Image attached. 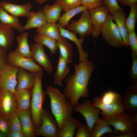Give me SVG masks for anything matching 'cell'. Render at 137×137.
Returning a JSON list of instances; mask_svg holds the SVG:
<instances>
[{"mask_svg": "<svg viewBox=\"0 0 137 137\" xmlns=\"http://www.w3.org/2000/svg\"><path fill=\"white\" fill-rule=\"evenodd\" d=\"M31 58L49 73L53 71V66L48 55L45 52L43 46L35 43L30 46Z\"/></svg>", "mask_w": 137, "mask_h": 137, "instance_id": "5bb4252c", "label": "cell"}, {"mask_svg": "<svg viewBox=\"0 0 137 137\" xmlns=\"http://www.w3.org/2000/svg\"><path fill=\"white\" fill-rule=\"evenodd\" d=\"M43 71L36 73L34 85L32 89L30 110L32 120L36 128L41 124V115L43 109V105L47 95L42 86Z\"/></svg>", "mask_w": 137, "mask_h": 137, "instance_id": "3957f363", "label": "cell"}, {"mask_svg": "<svg viewBox=\"0 0 137 137\" xmlns=\"http://www.w3.org/2000/svg\"><path fill=\"white\" fill-rule=\"evenodd\" d=\"M121 101L128 113L137 114V87L130 86L127 89L121 97Z\"/></svg>", "mask_w": 137, "mask_h": 137, "instance_id": "9a60e30c", "label": "cell"}, {"mask_svg": "<svg viewBox=\"0 0 137 137\" xmlns=\"http://www.w3.org/2000/svg\"><path fill=\"white\" fill-rule=\"evenodd\" d=\"M9 119L10 131H22L20 117L16 112L9 117Z\"/></svg>", "mask_w": 137, "mask_h": 137, "instance_id": "74e56055", "label": "cell"}, {"mask_svg": "<svg viewBox=\"0 0 137 137\" xmlns=\"http://www.w3.org/2000/svg\"><path fill=\"white\" fill-rule=\"evenodd\" d=\"M42 10L47 22L56 23L60 16L62 9L60 5L55 2L51 5H45Z\"/></svg>", "mask_w": 137, "mask_h": 137, "instance_id": "484cf974", "label": "cell"}, {"mask_svg": "<svg viewBox=\"0 0 137 137\" xmlns=\"http://www.w3.org/2000/svg\"><path fill=\"white\" fill-rule=\"evenodd\" d=\"M74 73L65 78V87L63 94L74 108L81 98L89 96L88 85L92 73L94 68L92 62L88 59L74 64Z\"/></svg>", "mask_w": 137, "mask_h": 137, "instance_id": "6da1fadb", "label": "cell"}, {"mask_svg": "<svg viewBox=\"0 0 137 137\" xmlns=\"http://www.w3.org/2000/svg\"><path fill=\"white\" fill-rule=\"evenodd\" d=\"M81 15L77 20H72L66 26L70 31L78 34L80 38L91 35L93 26L91 22L88 9L81 12Z\"/></svg>", "mask_w": 137, "mask_h": 137, "instance_id": "52a82bcc", "label": "cell"}, {"mask_svg": "<svg viewBox=\"0 0 137 137\" xmlns=\"http://www.w3.org/2000/svg\"><path fill=\"white\" fill-rule=\"evenodd\" d=\"M0 23L14 28L20 32H21L23 31V26L18 17L8 13L1 7Z\"/></svg>", "mask_w": 137, "mask_h": 137, "instance_id": "83f0119b", "label": "cell"}, {"mask_svg": "<svg viewBox=\"0 0 137 137\" xmlns=\"http://www.w3.org/2000/svg\"><path fill=\"white\" fill-rule=\"evenodd\" d=\"M118 3L122 5L130 6L136 4L137 0H117Z\"/></svg>", "mask_w": 137, "mask_h": 137, "instance_id": "7dc6e473", "label": "cell"}, {"mask_svg": "<svg viewBox=\"0 0 137 137\" xmlns=\"http://www.w3.org/2000/svg\"><path fill=\"white\" fill-rule=\"evenodd\" d=\"M69 64L59 56L56 71L53 75L55 85L62 86L63 81L67 76L70 71Z\"/></svg>", "mask_w": 137, "mask_h": 137, "instance_id": "603a6c76", "label": "cell"}, {"mask_svg": "<svg viewBox=\"0 0 137 137\" xmlns=\"http://www.w3.org/2000/svg\"><path fill=\"white\" fill-rule=\"evenodd\" d=\"M27 17V22L23 26V31L38 28L47 22L42 9L36 12L30 11Z\"/></svg>", "mask_w": 137, "mask_h": 137, "instance_id": "7402d4cb", "label": "cell"}, {"mask_svg": "<svg viewBox=\"0 0 137 137\" xmlns=\"http://www.w3.org/2000/svg\"><path fill=\"white\" fill-rule=\"evenodd\" d=\"M60 55L69 64L73 60L74 54L72 44L61 36L57 41Z\"/></svg>", "mask_w": 137, "mask_h": 137, "instance_id": "d4e9b609", "label": "cell"}, {"mask_svg": "<svg viewBox=\"0 0 137 137\" xmlns=\"http://www.w3.org/2000/svg\"><path fill=\"white\" fill-rule=\"evenodd\" d=\"M103 0H81V4L88 8H95L102 5Z\"/></svg>", "mask_w": 137, "mask_h": 137, "instance_id": "7bdbcfd3", "label": "cell"}, {"mask_svg": "<svg viewBox=\"0 0 137 137\" xmlns=\"http://www.w3.org/2000/svg\"><path fill=\"white\" fill-rule=\"evenodd\" d=\"M111 15L119 29L123 40V45L126 46H128V32L125 23V13L123 10H118Z\"/></svg>", "mask_w": 137, "mask_h": 137, "instance_id": "cb8c5ba5", "label": "cell"}, {"mask_svg": "<svg viewBox=\"0 0 137 137\" xmlns=\"http://www.w3.org/2000/svg\"><path fill=\"white\" fill-rule=\"evenodd\" d=\"M74 134L75 137H91V132L87 125L80 123Z\"/></svg>", "mask_w": 137, "mask_h": 137, "instance_id": "60d3db41", "label": "cell"}, {"mask_svg": "<svg viewBox=\"0 0 137 137\" xmlns=\"http://www.w3.org/2000/svg\"><path fill=\"white\" fill-rule=\"evenodd\" d=\"M92 103L94 106L101 111L100 114L104 118L108 119L126 112L121 99L113 102L103 103L98 96L93 98Z\"/></svg>", "mask_w": 137, "mask_h": 137, "instance_id": "30bf717a", "label": "cell"}, {"mask_svg": "<svg viewBox=\"0 0 137 137\" xmlns=\"http://www.w3.org/2000/svg\"><path fill=\"white\" fill-rule=\"evenodd\" d=\"M10 131L9 117L0 116V133L6 137Z\"/></svg>", "mask_w": 137, "mask_h": 137, "instance_id": "f35d334b", "label": "cell"}, {"mask_svg": "<svg viewBox=\"0 0 137 137\" xmlns=\"http://www.w3.org/2000/svg\"><path fill=\"white\" fill-rule=\"evenodd\" d=\"M31 3L17 5L5 1L0 3V7L7 12L15 17L27 16L32 8Z\"/></svg>", "mask_w": 137, "mask_h": 137, "instance_id": "2e32d148", "label": "cell"}, {"mask_svg": "<svg viewBox=\"0 0 137 137\" xmlns=\"http://www.w3.org/2000/svg\"><path fill=\"white\" fill-rule=\"evenodd\" d=\"M110 126L107 119L99 118L94 125L91 137H100L107 133H115V131Z\"/></svg>", "mask_w": 137, "mask_h": 137, "instance_id": "f1b7e54d", "label": "cell"}, {"mask_svg": "<svg viewBox=\"0 0 137 137\" xmlns=\"http://www.w3.org/2000/svg\"><path fill=\"white\" fill-rule=\"evenodd\" d=\"M107 119L110 125L114 128L116 135L136 131L137 114L131 115L126 112Z\"/></svg>", "mask_w": 137, "mask_h": 137, "instance_id": "277c9868", "label": "cell"}, {"mask_svg": "<svg viewBox=\"0 0 137 137\" xmlns=\"http://www.w3.org/2000/svg\"><path fill=\"white\" fill-rule=\"evenodd\" d=\"M14 32L13 28L7 25H0V48L7 53L13 44Z\"/></svg>", "mask_w": 137, "mask_h": 137, "instance_id": "ac0fdd59", "label": "cell"}, {"mask_svg": "<svg viewBox=\"0 0 137 137\" xmlns=\"http://www.w3.org/2000/svg\"><path fill=\"white\" fill-rule=\"evenodd\" d=\"M80 123L78 120L71 117L66 121L63 127L59 129L57 137H73Z\"/></svg>", "mask_w": 137, "mask_h": 137, "instance_id": "f546056e", "label": "cell"}, {"mask_svg": "<svg viewBox=\"0 0 137 137\" xmlns=\"http://www.w3.org/2000/svg\"><path fill=\"white\" fill-rule=\"evenodd\" d=\"M132 66L128 74L131 81L130 86L137 87V55L131 53Z\"/></svg>", "mask_w": 137, "mask_h": 137, "instance_id": "e575fe53", "label": "cell"}, {"mask_svg": "<svg viewBox=\"0 0 137 137\" xmlns=\"http://www.w3.org/2000/svg\"><path fill=\"white\" fill-rule=\"evenodd\" d=\"M102 4L108 7L111 15L118 10H123L119 5L117 0H103Z\"/></svg>", "mask_w": 137, "mask_h": 137, "instance_id": "ab89813d", "label": "cell"}, {"mask_svg": "<svg viewBox=\"0 0 137 137\" xmlns=\"http://www.w3.org/2000/svg\"><path fill=\"white\" fill-rule=\"evenodd\" d=\"M55 2L60 5L65 12L82 5L81 0H56Z\"/></svg>", "mask_w": 137, "mask_h": 137, "instance_id": "8d00e7d4", "label": "cell"}, {"mask_svg": "<svg viewBox=\"0 0 137 137\" xmlns=\"http://www.w3.org/2000/svg\"><path fill=\"white\" fill-rule=\"evenodd\" d=\"M16 109L14 93L0 88V116L9 117L16 112Z\"/></svg>", "mask_w": 137, "mask_h": 137, "instance_id": "4fadbf2b", "label": "cell"}, {"mask_svg": "<svg viewBox=\"0 0 137 137\" xmlns=\"http://www.w3.org/2000/svg\"><path fill=\"white\" fill-rule=\"evenodd\" d=\"M0 137H5V136L0 133Z\"/></svg>", "mask_w": 137, "mask_h": 137, "instance_id": "681fc988", "label": "cell"}, {"mask_svg": "<svg viewBox=\"0 0 137 137\" xmlns=\"http://www.w3.org/2000/svg\"><path fill=\"white\" fill-rule=\"evenodd\" d=\"M29 33L25 31L21 33L16 38L18 46L14 50L25 57L31 58L30 46L28 41Z\"/></svg>", "mask_w": 137, "mask_h": 137, "instance_id": "4316f807", "label": "cell"}, {"mask_svg": "<svg viewBox=\"0 0 137 137\" xmlns=\"http://www.w3.org/2000/svg\"><path fill=\"white\" fill-rule=\"evenodd\" d=\"M36 43L44 45L49 49L52 55H55L58 49L57 41L47 36L37 33L34 37Z\"/></svg>", "mask_w": 137, "mask_h": 137, "instance_id": "1f68e13d", "label": "cell"}, {"mask_svg": "<svg viewBox=\"0 0 137 137\" xmlns=\"http://www.w3.org/2000/svg\"><path fill=\"white\" fill-rule=\"evenodd\" d=\"M130 10L129 14L125 19V23L128 33L135 30L137 18V5L135 4L130 6Z\"/></svg>", "mask_w": 137, "mask_h": 137, "instance_id": "836d02e7", "label": "cell"}, {"mask_svg": "<svg viewBox=\"0 0 137 137\" xmlns=\"http://www.w3.org/2000/svg\"><path fill=\"white\" fill-rule=\"evenodd\" d=\"M86 6L82 5L69 10L60 16L57 24L61 27L65 28L69 23L71 19L77 14L88 9Z\"/></svg>", "mask_w": 137, "mask_h": 137, "instance_id": "d6a6232c", "label": "cell"}, {"mask_svg": "<svg viewBox=\"0 0 137 137\" xmlns=\"http://www.w3.org/2000/svg\"><path fill=\"white\" fill-rule=\"evenodd\" d=\"M36 31L37 33L49 37L57 41L61 36L59 29L56 23L47 22L37 28Z\"/></svg>", "mask_w": 137, "mask_h": 137, "instance_id": "4dcf8cb0", "label": "cell"}, {"mask_svg": "<svg viewBox=\"0 0 137 137\" xmlns=\"http://www.w3.org/2000/svg\"><path fill=\"white\" fill-rule=\"evenodd\" d=\"M73 110L83 116L91 133L95 123L99 118L98 116L101 114V111L94 106L90 100L84 101L82 104L78 103L73 108Z\"/></svg>", "mask_w": 137, "mask_h": 137, "instance_id": "ba28073f", "label": "cell"}, {"mask_svg": "<svg viewBox=\"0 0 137 137\" xmlns=\"http://www.w3.org/2000/svg\"><path fill=\"white\" fill-rule=\"evenodd\" d=\"M57 25L59 29L61 36L73 42L76 44L78 51L79 62L83 61L87 59L88 54L86 51L83 50L82 47V45L84 38H78L77 37L76 34L73 32L61 27L57 24Z\"/></svg>", "mask_w": 137, "mask_h": 137, "instance_id": "ffe728a7", "label": "cell"}, {"mask_svg": "<svg viewBox=\"0 0 137 137\" xmlns=\"http://www.w3.org/2000/svg\"><path fill=\"white\" fill-rule=\"evenodd\" d=\"M136 135V132L133 131L118 135L111 134V136L113 137H135Z\"/></svg>", "mask_w": 137, "mask_h": 137, "instance_id": "bcb514c9", "label": "cell"}, {"mask_svg": "<svg viewBox=\"0 0 137 137\" xmlns=\"http://www.w3.org/2000/svg\"><path fill=\"white\" fill-rule=\"evenodd\" d=\"M6 137H26V136L22 131H10Z\"/></svg>", "mask_w": 137, "mask_h": 137, "instance_id": "f6af8a7d", "label": "cell"}, {"mask_svg": "<svg viewBox=\"0 0 137 137\" xmlns=\"http://www.w3.org/2000/svg\"><path fill=\"white\" fill-rule=\"evenodd\" d=\"M88 10L93 26L91 35L93 37H97L101 33V28L109 14V10L108 7L104 5L95 8L89 9Z\"/></svg>", "mask_w": 137, "mask_h": 137, "instance_id": "9c48e42d", "label": "cell"}, {"mask_svg": "<svg viewBox=\"0 0 137 137\" xmlns=\"http://www.w3.org/2000/svg\"><path fill=\"white\" fill-rule=\"evenodd\" d=\"M46 92L49 98L51 113L56 121L59 129L71 117L73 108L67 101L63 93L58 88L48 86Z\"/></svg>", "mask_w": 137, "mask_h": 137, "instance_id": "7a4b0ae2", "label": "cell"}, {"mask_svg": "<svg viewBox=\"0 0 137 137\" xmlns=\"http://www.w3.org/2000/svg\"><path fill=\"white\" fill-rule=\"evenodd\" d=\"M7 53L0 48V73L8 64Z\"/></svg>", "mask_w": 137, "mask_h": 137, "instance_id": "ee69618b", "label": "cell"}, {"mask_svg": "<svg viewBox=\"0 0 137 137\" xmlns=\"http://www.w3.org/2000/svg\"><path fill=\"white\" fill-rule=\"evenodd\" d=\"M16 112L20 117L22 131L26 137H35L36 128L32 120L30 109Z\"/></svg>", "mask_w": 137, "mask_h": 137, "instance_id": "d6986e66", "label": "cell"}, {"mask_svg": "<svg viewBox=\"0 0 137 137\" xmlns=\"http://www.w3.org/2000/svg\"><path fill=\"white\" fill-rule=\"evenodd\" d=\"M113 20L112 15L109 14L100 33L109 45L114 47H121L123 45V40L118 27Z\"/></svg>", "mask_w": 137, "mask_h": 137, "instance_id": "8992f818", "label": "cell"}, {"mask_svg": "<svg viewBox=\"0 0 137 137\" xmlns=\"http://www.w3.org/2000/svg\"><path fill=\"white\" fill-rule=\"evenodd\" d=\"M0 24H1V23H0Z\"/></svg>", "mask_w": 137, "mask_h": 137, "instance_id": "f907efd6", "label": "cell"}, {"mask_svg": "<svg viewBox=\"0 0 137 137\" xmlns=\"http://www.w3.org/2000/svg\"><path fill=\"white\" fill-rule=\"evenodd\" d=\"M36 74L19 68L17 75L18 82L16 90L32 89L35 84Z\"/></svg>", "mask_w": 137, "mask_h": 137, "instance_id": "e0dca14e", "label": "cell"}, {"mask_svg": "<svg viewBox=\"0 0 137 137\" xmlns=\"http://www.w3.org/2000/svg\"><path fill=\"white\" fill-rule=\"evenodd\" d=\"M48 0H36V1L37 4H41Z\"/></svg>", "mask_w": 137, "mask_h": 137, "instance_id": "c3c4849f", "label": "cell"}, {"mask_svg": "<svg viewBox=\"0 0 137 137\" xmlns=\"http://www.w3.org/2000/svg\"><path fill=\"white\" fill-rule=\"evenodd\" d=\"M40 126L36 128L35 136L57 137L59 128L54 117L48 110L43 109L41 117Z\"/></svg>", "mask_w": 137, "mask_h": 137, "instance_id": "5b68a950", "label": "cell"}, {"mask_svg": "<svg viewBox=\"0 0 137 137\" xmlns=\"http://www.w3.org/2000/svg\"><path fill=\"white\" fill-rule=\"evenodd\" d=\"M31 89L16 90L14 93L17 104L16 112L30 109Z\"/></svg>", "mask_w": 137, "mask_h": 137, "instance_id": "44dd1931", "label": "cell"}, {"mask_svg": "<svg viewBox=\"0 0 137 137\" xmlns=\"http://www.w3.org/2000/svg\"><path fill=\"white\" fill-rule=\"evenodd\" d=\"M128 42L131 53L137 55V36L135 30L128 33Z\"/></svg>", "mask_w": 137, "mask_h": 137, "instance_id": "b9f144b4", "label": "cell"}, {"mask_svg": "<svg viewBox=\"0 0 137 137\" xmlns=\"http://www.w3.org/2000/svg\"><path fill=\"white\" fill-rule=\"evenodd\" d=\"M7 60L8 63L30 72L37 73L43 71L41 67L31 58L23 56L14 51L7 54Z\"/></svg>", "mask_w": 137, "mask_h": 137, "instance_id": "8fae6325", "label": "cell"}, {"mask_svg": "<svg viewBox=\"0 0 137 137\" xmlns=\"http://www.w3.org/2000/svg\"><path fill=\"white\" fill-rule=\"evenodd\" d=\"M99 97L100 101L103 103H109L116 101L121 98L120 94L112 90L105 92L101 97Z\"/></svg>", "mask_w": 137, "mask_h": 137, "instance_id": "d590c367", "label": "cell"}, {"mask_svg": "<svg viewBox=\"0 0 137 137\" xmlns=\"http://www.w3.org/2000/svg\"><path fill=\"white\" fill-rule=\"evenodd\" d=\"M19 68L8 63L0 73V88L14 93L17 84V75Z\"/></svg>", "mask_w": 137, "mask_h": 137, "instance_id": "7c38bea8", "label": "cell"}]
</instances>
